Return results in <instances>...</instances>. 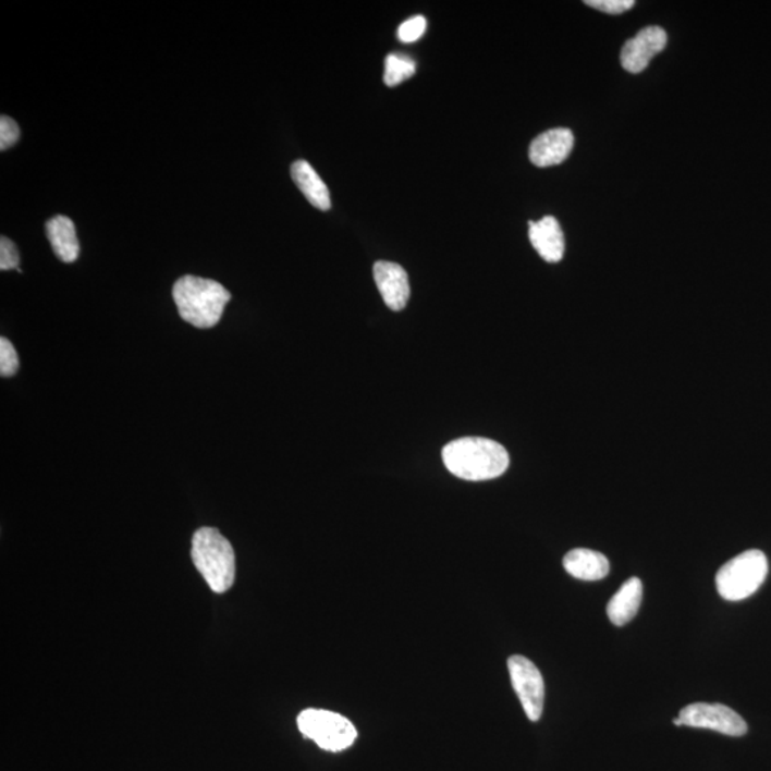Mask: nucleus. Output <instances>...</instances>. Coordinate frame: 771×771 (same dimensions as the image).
I'll use <instances>...</instances> for the list:
<instances>
[{"label":"nucleus","mask_w":771,"mask_h":771,"mask_svg":"<svg viewBox=\"0 0 771 771\" xmlns=\"http://www.w3.org/2000/svg\"><path fill=\"white\" fill-rule=\"evenodd\" d=\"M443 462L458 479L469 481L492 480L509 469L507 450L494 440L462 438L444 446Z\"/></svg>","instance_id":"obj_1"},{"label":"nucleus","mask_w":771,"mask_h":771,"mask_svg":"<svg viewBox=\"0 0 771 771\" xmlns=\"http://www.w3.org/2000/svg\"><path fill=\"white\" fill-rule=\"evenodd\" d=\"M231 292L212 279L183 277L174 283L173 299L179 315L199 329H210L222 319Z\"/></svg>","instance_id":"obj_2"},{"label":"nucleus","mask_w":771,"mask_h":771,"mask_svg":"<svg viewBox=\"0 0 771 771\" xmlns=\"http://www.w3.org/2000/svg\"><path fill=\"white\" fill-rule=\"evenodd\" d=\"M192 560L215 593H224L235 583V550L218 529L201 527L193 535Z\"/></svg>","instance_id":"obj_3"},{"label":"nucleus","mask_w":771,"mask_h":771,"mask_svg":"<svg viewBox=\"0 0 771 771\" xmlns=\"http://www.w3.org/2000/svg\"><path fill=\"white\" fill-rule=\"evenodd\" d=\"M769 573V562L761 550H747L723 564L715 586L724 600L741 601L755 595Z\"/></svg>","instance_id":"obj_4"},{"label":"nucleus","mask_w":771,"mask_h":771,"mask_svg":"<svg viewBox=\"0 0 771 771\" xmlns=\"http://www.w3.org/2000/svg\"><path fill=\"white\" fill-rule=\"evenodd\" d=\"M303 736L314 741L320 749L343 751L353 746L357 737L351 720L333 711L307 709L297 718Z\"/></svg>","instance_id":"obj_5"},{"label":"nucleus","mask_w":771,"mask_h":771,"mask_svg":"<svg viewBox=\"0 0 771 771\" xmlns=\"http://www.w3.org/2000/svg\"><path fill=\"white\" fill-rule=\"evenodd\" d=\"M514 692L530 722H537L543 713L544 681L540 670L525 656H512L507 662Z\"/></svg>","instance_id":"obj_6"},{"label":"nucleus","mask_w":771,"mask_h":771,"mask_svg":"<svg viewBox=\"0 0 771 771\" xmlns=\"http://www.w3.org/2000/svg\"><path fill=\"white\" fill-rule=\"evenodd\" d=\"M678 719L682 726L713 730L726 736L741 737L747 733L745 719L724 705H688L681 710Z\"/></svg>","instance_id":"obj_7"},{"label":"nucleus","mask_w":771,"mask_h":771,"mask_svg":"<svg viewBox=\"0 0 771 771\" xmlns=\"http://www.w3.org/2000/svg\"><path fill=\"white\" fill-rule=\"evenodd\" d=\"M665 45H668V34L662 27H645L623 46L621 62L624 71L635 75L646 71L651 59L663 52Z\"/></svg>","instance_id":"obj_8"},{"label":"nucleus","mask_w":771,"mask_h":771,"mask_svg":"<svg viewBox=\"0 0 771 771\" xmlns=\"http://www.w3.org/2000/svg\"><path fill=\"white\" fill-rule=\"evenodd\" d=\"M573 145H575V136L568 128L559 127L541 133L531 142L530 162L537 168L556 167L568 158Z\"/></svg>","instance_id":"obj_9"},{"label":"nucleus","mask_w":771,"mask_h":771,"mask_svg":"<svg viewBox=\"0 0 771 771\" xmlns=\"http://www.w3.org/2000/svg\"><path fill=\"white\" fill-rule=\"evenodd\" d=\"M376 286L389 309L394 311L405 309L411 297V284L406 270L393 261H376L374 268Z\"/></svg>","instance_id":"obj_10"},{"label":"nucleus","mask_w":771,"mask_h":771,"mask_svg":"<svg viewBox=\"0 0 771 771\" xmlns=\"http://www.w3.org/2000/svg\"><path fill=\"white\" fill-rule=\"evenodd\" d=\"M529 238L541 259L558 264L563 259L566 243L562 228L553 216H544L539 222H529Z\"/></svg>","instance_id":"obj_11"},{"label":"nucleus","mask_w":771,"mask_h":771,"mask_svg":"<svg viewBox=\"0 0 771 771\" xmlns=\"http://www.w3.org/2000/svg\"><path fill=\"white\" fill-rule=\"evenodd\" d=\"M563 566L568 575L586 582L601 580L610 572L608 558L590 549L571 550L563 559Z\"/></svg>","instance_id":"obj_12"},{"label":"nucleus","mask_w":771,"mask_h":771,"mask_svg":"<svg viewBox=\"0 0 771 771\" xmlns=\"http://www.w3.org/2000/svg\"><path fill=\"white\" fill-rule=\"evenodd\" d=\"M641 598L642 585L640 578H628L609 601L608 616L610 622L619 627L632 622L637 612H639Z\"/></svg>","instance_id":"obj_13"},{"label":"nucleus","mask_w":771,"mask_h":771,"mask_svg":"<svg viewBox=\"0 0 771 771\" xmlns=\"http://www.w3.org/2000/svg\"><path fill=\"white\" fill-rule=\"evenodd\" d=\"M46 235L54 255L64 264H72L79 257L81 245L77 241L75 223L68 216L58 215L46 223Z\"/></svg>","instance_id":"obj_14"},{"label":"nucleus","mask_w":771,"mask_h":771,"mask_svg":"<svg viewBox=\"0 0 771 771\" xmlns=\"http://www.w3.org/2000/svg\"><path fill=\"white\" fill-rule=\"evenodd\" d=\"M291 173L293 182L296 183L306 199L310 201V205L323 210V212L330 209L332 204H330L328 186L321 181L318 172L310 167L309 162L297 160V162L292 164Z\"/></svg>","instance_id":"obj_15"},{"label":"nucleus","mask_w":771,"mask_h":771,"mask_svg":"<svg viewBox=\"0 0 771 771\" xmlns=\"http://www.w3.org/2000/svg\"><path fill=\"white\" fill-rule=\"evenodd\" d=\"M416 73V63L412 58L401 53H390L384 62V84L389 87L397 86L411 79Z\"/></svg>","instance_id":"obj_16"},{"label":"nucleus","mask_w":771,"mask_h":771,"mask_svg":"<svg viewBox=\"0 0 771 771\" xmlns=\"http://www.w3.org/2000/svg\"><path fill=\"white\" fill-rule=\"evenodd\" d=\"M20 369V356L16 348L7 338L0 339V375L2 378H11Z\"/></svg>","instance_id":"obj_17"},{"label":"nucleus","mask_w":771,"mask_h":771,"mask_svg":"<svg viewBox=\"0 0 771 771\" xmlns=\"http://www.w3.org/2000/svg\"><path fill=\"white\" fill-rule=\"evenodd\" d=\"M428 22L424 16H413L411 20L403 22L397 30V38L403 44H413L419 40L425 35Z\"/></svg>","instance_id":"obj_18"},{"label":"nucleus","mask_w":771,"mask_h":771,"mask_svg":"<svg viewBox=\"0 0 771 771\" xmlns=\"http://www.w3.org/2000/svg\"><path fill=\"white\" fill-rule=\"evenodd\" d=\"M585 3L609 15H622L635 7V0H586Z\"/></svg>","instance_id":"obj_19"},{"label":"nucleus","mask_w":771,"mask_h":771,"mask_svg":"<svg viewBox=\"0 0 771 771\" xmlns=\"http://www.w3.org/2000/svg\"><path fill=\"white\" fill-rule=\"evenodd\" d=\"M20 266V252L11 238H0V270L17 269Z\"/></svg>","instance_id":"obj_20"},{"label":"nucleus","mask_w":771,"mask_h":771,"mask_svg":"<svg viewBox=\"0 0 771 771\" xmlns=\"http://www.w3.org/2000/svg\"><path fill=\"white\" fill-rule=\"evenodd\" d=\"M21 131L17 123L12 118H0V149L7 150L12 148L20 139Z\"/></svg>","instance_id":"obj_21"}]
</instances>
